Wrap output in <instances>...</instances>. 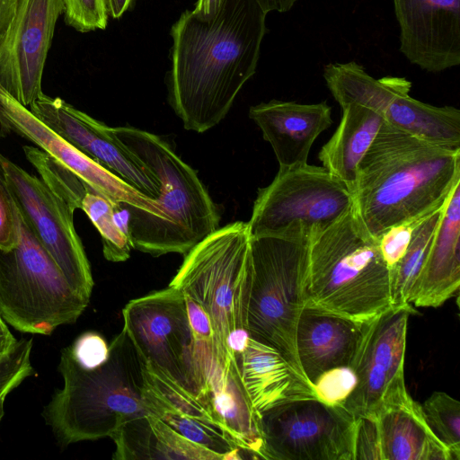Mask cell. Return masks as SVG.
I'll use <instances>...</instances> for the list:
<instances>
[{"instance_id": "6da1fadb", "label": "cell", "mask_w": 460, "mask_h": 460, "mask_svg": "<svg viewBox=\"0 0 460 460\" xmlns=\"http://www.w3.org/2000/svg\"><path fill=\"white\" fill-rule=\"evenodd\" d=\"M266 15L255 0H225L211 20L188 10L172 26L168 100L185 129L203 133L225 119L255 74Z\"/></svg>"}, {"instance_id": "7a4b0ae2", "label": "cell", "mask_w": 460, "mask_h": 460, "mask_svg": "<svg viewBox=\"0 0 460 460\" xmlns=\"http://www.w3.org/2000/svg\"><path fill=\"white\" fill-rule=\"evenodd\" d=\"M460 181V150L382 124L357 168L352 208L378 238L387 229L441 208Z\"/></svg>"}, {"instance_id": "3957f363", "label": "cell", "mask_w": 460, "mask_h": 460, "mask_svg": "<svg viewBox=\"0 0 460 460\" xmlns=\"http://www.w3.org/2000/svg\"><path fill=\"white\" fill-rule=\"evenodd\" d=\"M58 368L63 386L42 415L60 447L112 438L127 420L148 414L145 362L124 329L109 344L108 358L99 367H81L68 346Z\"/></svg>"}, {"instance_id": "277c9868", "label": "cell", "mask_w": 460, "mask_h": 460, "mask_svg": "<svg viewBox=\"0 0 460 460\" xmlns=\"http://www.w3.org/2000/svg\"><path fill=\"white\" fill-rule=\"evenodd\" d=\"M305 305L365 323L392 306L389 268L353 208L309 243Z\"/></svg>"}, {"instance_id": "5b68a950", "label": "cell", "mask_w": 460, "mask_h": 460, "mask_svg": "<svg viewBox=\"0 0 460 460\" xmlns=\"http://www.w3.org/2000/svg\"><path fill=\"white\" fill-rule=\"evenodd\" d=\"M251 283L248 224L236 221L218 227L189 251L169 284L208 315L222 370L234 358L227 347L229 334L247 329Z\"/></svg>"}, {"instance_id": "8992f818", "label": "cell", "mask_w": 460, "mask_h": 460, "mask_svg": "<svg viewBox=\"0 0 460 460\" xmlns=\"http://www.w3.org/2000/svg\"><path fill=\"white\" fill-rule=\"evenodd\" d=\"M251 259L249 335L275 349L307 381L296 353V332L305 302L309 243L280 237H253Z\"/></svg>"}, {"instance_id": "52a82bcc", "label": "cell", "mask_w": 460, "mask_h": 460, "mask_svg": "<svg viewBox=\"0 0 460 460\" xmlns=\"http://www.w3.org/2000/svg\"><path fill=\"white\" fill-rule=\"evenodd\" d=\"M112 128L160 184L157 201L164 219L147 253L185 255L219 227L220 216L206 187L161 137L134 127Z\"/></svg>"}, {"instance_id": "ba28073f", "label": "cell", "mask_w": 460, "mask_h": 460, "mask_svg": "<svg viewBox=\"0 0 460 460\" xmlns=\"http://www.w3.org/2000/svg\"><path fill=\"white\" fill-rule=\"evenodd\" d=\"M89 301L71 287L19 213L18 244L0 249L2 318L19 332L49 335L75 323Z\"/></svg>"}, {"instance_id": "9c48e42d", "label": "cell", "mask_w": 460, "mask_h": 460, "mask_svg": "<svg viewBox=\"0 0 460 460\" xmlns=\"http://www.w3.org/2000/svg\"><path fill=\"white\" fill-rule=\"evenodd\" d=\"M352 194L323 166L279 167L258 190L248 224L250 237L271 236L310 243L352 208Z\"/></svg>"}, {"instance_id": "30bf717a", "label": "cell", "mask_w": 460, "mask_h": 460, "mask_svg": "<svg viewBox=\"0 0 460 460\" xmlns=\"http://www.w3.org/2000/svg\"><path fill=\"white\" fill-rule=\"evenodd\" d=\"M122 316L123 329L145 365L205 401L184 295L169 286L130 300Z\"/></svg>"}, {"instance_id": "8fae6325", "label": "cell", "mask_w": 460, "mask_h": 460, "mask_svg": "<svg viewBox=\"0 0 460 460\" xmlns=\"http://www.w3.org/2000/svg\"><path fill=\"white\" fill-rule=\"evenodd\" d=\"M357 419L341 404L302 398L260 412L262 459L354 460Z\"/></svg>"}, {"instance_id": "7c38bea8", "label": "cell", "mask_w": 460, "mask_h": 460, "mask_svg": "<svg viewBox=\"0 0 460 460\" xmlns=\"http://www.w3.org/2000/svg\"><path fill=\"white\" fill-rule=\"evenodd\" d=\"M412 306H391L364 323L363 335L351 365L356 384L341 402L356 419L376 416L384 407L410 394L404 382V358Z\"/></svg>"}, {"instance_id": "4fadbf2b", "label": "cell", "mask_w": 460, "mask_h": 460, "mask_svg": "<svg viewBox=\"0 0 460 460\" xmlns=\"http://www.w3.org/2000/svg\"><path fill=\"white\" fill-rule=\"evenodd\" d=\"M17 209L71 287L90 300L93 279L69 207L41 180L2 156Z\"/></svg>"}, {"instance_id": "5bb4252c", "label": "cell", "mask_w": 460, "mask_h": 460, "mask_svg": "<svg viewBox=\"0 0 460 460\" xmlns=\"http://www.w3.org/2000/svg\"><path fill=\"white\" fill-rule=\"evenodd\" d=\"M62 0H20L0 41V86L29 106L42 93L41 79Z\"/></svg>"}, {"instance_id": "9a60e30c", "label": "cell", "mask_w": 460, "mask_h": 460, "mask_svg": "<svg viewBox=\"0 0 460 460\" xmlns=\"http://www.w3.org/2000/svg\"><path fill=\"white\" fill-rule=\"evenodd\" d=\"M28 110L80 152L147 197L158 199L159 181L115 136L112 128L75 109L62 99L52 98L43 93Z\"/></svg>"}, {"instance_id": "2e32d148", "label": "cell", "mask_w": 460, "mask_h": 460, "mask_svg": "<svg viewBox=\"0 0 460 460\" xmlns=\"http://www.w3.org/2000/svg\"><path fill=\"white\" fill-rule=\"evenodd\" d=\"M0 124L34 143L113 203L133 206L163 218L156 199L147 197L93 161L39 120L0 86Z\"/></svg>"}, {"instance_id": "e0dca14e", "label": "cell", "mask_w": 460, "mask_h": 460, "mask_svg": "<svg viewBox=\"0 0 460 460\" xmlns=\"http://www.w3.org/2000/svg\"><path fill=\"white\" fill-rule=\"evenodd\" d=\"M400 50L421 69L442 72L460 65V0H393Z\"/></svg>"}, {"instance_id": "ac0fdd59", "label": "cell", "mask_w": 460, "mask_h": 460, "mask_svg": "<svg viewBox=\"0 0 460 460\" xmlns=\"http://www.w3.org/2000/svg\"><path fill=\"white\" fill-rule=\"evenodd\" d=\"M145 402L152 414L189 440L219 455L237 459L239 448L210 405L145 365Z\"/></svg>"}, {"instance_id": "d6986e66", "label": "cell", "mask_w": 460, "mask_h": 460, "mask_svg": "<svg viewBox=\"0 0 460 460\" xmlns=\"http://www.w3.org/2000/svg\"><path fill=\"white\" fill-rule=\"evenodd\" d=\"M249 117L271 146L279 167L307 164L318 136L332 124V108L326 102L301 104L271 100L252 106Z\"/></svg>"}, {"instance_id": "ffe728a7", "label": "cell", "mask_w": 460, "mask_h": 460, "mask_svg": "<svg viewBox=\"0 0 460 460\" xmlns=\"http://www.w3.org/2000/svg\"><path fill=\"white\" fill-rule=\"evenodd\" d=\"M364 323L305 305L297 323L296 348L302 372L313 385L323 373L351 367Z\"/></svg>"}, {"instance_id": "44dd1931", "label": "cell", "mask_w": 460, "mask_h": 460, "mask_svg": "<svg viewBox=\"0 0 460 460\" xmlns=\"http://www.w3.org/2000/svg\"><path fill=\"white\" fill-rule=\"evenodd\" d=\"M460 287V181L444 207L425 263L411 294L415 307H438Z\"/></svg>"}, {"instance_id": "7402d4cb", "label": "cell", "mask_w": 460, "mask_h": 460, "mask_svg": "<svg viewBox=\"0 0 460 460\" xmlns=\"http://www.w3.org/2000/svg\"><path fill=\"white\" fill-rule=\"evenodd\" d=\"M234 357L259 413L291 400L317 398L314 386L300 377L275 349L250 338L242 354Z\"/></svg>"}, {"instance_id": "603a6c76", "label": "cell", "mask_w": 460, "mask_h": 460, "mask_svg": "<svg viewBox=\"0 0 460 460\" xmlns=\"http://www.w3.org/2000/svg\"><path fill=\"white\" fill-rule=\"evenodd\" d=\"M382 460H453L429 427L421 405L409 394L376 415Z\"/></svg>"}, {"instance_id": "cb8c5ba5", "label": "cell", "mask_w": 460, "mask_h": 460, "mask_svg": "<svg viewBox=\"0 0 460 460\" xmlns=\"http://www.w3.org/2000/svg\"><path fill=\"white\" fill-rule=\"evenodd\" d=\"M111 438L116 444L115 460H223L152 414L127 420Z\"/></svg>"}, {"instance_id": "d4e9b609", "label": "cell", "mask_w": 460, "mask_h": 460, "mask_svg": "<svg viewBox=\"0 0 460 460\" xmlns=\"http://www.w3.org/2000/svg\"><path fill=\"white\" fill-rule=\"evenodd\" d=\"M342 116L332 137L318 153L323 167L342 181L352 193L357 168L377 135L385 116L358 103L341 106Z\"/></svg>"}, {"instance_id": "484cf974", "label": "cell", "mask_w": 460, "mask_h": 460, "mask_svg": "<svg viewBox=\"0 0 460 460\" xmlns=\"http://www.w3.org/2000/svg\"><path fill=\"white\" fill-rule=\"evenodd\" d=\"M214 413L234 444L252 458H261L262 438L260 413L243 384L235 357L210 385L207 394Z\"/></svg>"}, {"instance_id": "4316f807", "label": "cell", "mask_w": 460, "mask_h": 460, "mask_svg": "<svg viewBox=\"0 0 460 460\" xmlns=\"http://www.w3.org/2000/svg\"><path fill=\"white\" fill-rule=\"evenodd\" d=\"M406 78L385 111V120L428 143L460 150V111L453 106L437 107L410 95Z\"/></svg>"}, {"instance_id": "83f0119b", "label": "cell", "mask_w": 460, "mask_h": 460, "mask_svg": "<svg viewBox=\"0 0 460 460\" xmlns=\"http://www.w3.org/2000/svg\"><path fill=\"white\" fill-rule=\"evenodd\" d=\"M443 207L418 223L403 255L392 270L390 277L393 306L411 305V294L425 263Z\"/></svg>"}, {"instance_id": "f1b7e54d", "label": "cell", "mask_w": 460, "mask_h": 460, "mask_svg": "<svg viewBox=\"0 0 460 460\" xmlns=\"http://www.w3.org/2000/svg\"><path fill=\"white\" fill-rule=\"evenodd\" d=\"M82 209L99 231L105 259L112 262L127 261L133 249L130 237L119 226L114 203L86 185L76 209Z\"/></svg>"}, {"instance_id": "f546056e", "label": "cell", "mask_w": 460, "mask_h": 460, "mask_svg": "<svg viewBox=\"0 0 460 460\" xmlns=\"http://www.w3.org/2000/svg\"><path fill=\"white\" fill-rule=\"evenodd\" d=\"M188 317L194 341V361L201 388L202 398L208 403L207 394L216 376L223 370L216 353L214 333L208 315L190 297L184 295Z\"/></svg>"}, {"instance_id": "4dcf8cb0", "label": "cell", "mask_w": 460, "mask_h": 460, "mask_svg": "<svg viewBox=\"0 0 460 460\" xmlns=\"http://www.w3.org/2000/svg\"><path fill=\"white\" fill-rule=\"evenodd\" d=\"M421 405L424 418L453 460H460V402L445 392H433Z\"/></svg>"}, {"instance_id": "1f68e13d", "label": "cell", "mask_w": 460, "mask_h": 460, "mask_svg": "<svg viewBox=\"0 0 460 460\" xmlns=\"http://www.w3.org/2000/svg\"><path fill=\"white\" fill-rule=\"evenodd\" d=\"M32 339L19 340L7 353L0 355V400L33 375L31 362Z\"/></svg>"}, {"instance_id": "d6a6232c", "label": "cell", "mask_w": 460, "mask_h": 460, "mask_svg": "<svg viewBox=\"0 0 460 460\" xmlns=\"http://www.w3.org/2000/svg\"><path fill=\"white\" fill-rule=\"evenodd\" d=\"M66 23L80 32L104 30L108 23L106 0H62Z\"/></svg>"}, {"instance_id": "836d02e7", "label": "cell", "mask_w": 460, "mask_h": 460, "mask_svg": "<svg viewBox=\"0 0 460 460\" xmlns=\"http://www.w3.org/2000/svg\"><path fill=\"white\" fill-rule=\"evenodd\" d=\"M0 153V249L9 251L19 242V213L7 183Z\"/></svg>"}, {"instance_id": "e575fe53", "label": "cell", "mask_w": 460, "mask_h": 460, "mask_svg": "<svg viewBox=\"0 0 460 460\" xmlns=\"http://www.w3.org/2000/svg\"><path fill=\"white\" fill-rule=\"evenodd\" d=\"M355 384L356 376L352 368L341 367L321 375L313 386L318 399L331 404H341Z\"/></svg>"}, {"instance_id": "d590c367", "label": "cell", "mask_w": 460, "mask_h": 460, "mask_svg": "<svg viewBox=\"0 0 460 460\" xmlns=\"http://www.w3.org/2000/svg\"><path fill=\"white\" fill-rule=\"evenodd\" d=\"M69 349L76 362L86 369L99 367L109 355V344L101 334L95 332H84L69 346Z\"/></svg>"}, {"instance_id": "8d00e7d4", "label": "cell", "mask_w": 460, "mask_h": 460, "mask_svg": "<svg viewBox=\"0 0 460 460\" xmlns=\"http://www.w3.org/2000/svg\"><path fill=\"white\" fill-rule=\"evenodd\" d=\"M354 460H382L380 438L376 416L357 418Z\"/></svg>"}, {"instance_id": "74e56055", "label": "cell", "mask_w": 460, "mask_h": 460, "mask_svg": "<svg viewBox=\"0 0 460 460\" xmlns=\"http://www.w3.org/2000/svg\"><path fill=\"white\" fill-rule=\"evenodd\" d=\"M420 220L393 226L377 238L380 251L389 268L390 273L403 255L413 229Z\"/></svg>"}, {"instance_id": "f35d334b", "label": "cell", "mask_w": 460, "mask_h": 460, "mask_svg": "<svg viewBox=\"0 0 460 460\" xmlns=\"http://www.w3.org/2000/svg\"><path fill=\"white\" fill-rule=\"evenodd\" d=\"M20 0H0V41L12 22Z\"/></svg>"}, {"instance_id": "ab89813d", "label": "cell", "mask_w": 460, "mask_h": 460, "mask_svg": "<svg viewBox=\"0 0 460 460\" xmlns=\"http://www.w3.org/2000/svg\"><path fill=\"white\" fill-rule=\"evenodd\" d=\"M225 0H198L193 13L200 19L208 21L216 17Z\"/></svg>"}, {"instance_id": "60d3db41", "label": "cell", "mask_w": 460, "mask_h": 460, "mask_svg": "<svg viewBox=\"0 0 460 460\" xmlns=\"http://www.w3.org/2000/svg\"><path fill=\"white\" fill-rule=\"evenodd\" d=\"M250 338L247 329L234 330L227 338V347L231 354L234 356L241 355Z\"/></svg>"}, {"instance_id": "b9f144b4", "label": "cell", "mask_w": 460, "mask_h": 460, "mask_svg": "<svg viewBox=\"0 0 460 460\" xmlns=\"http://www.w3.org/2000/svg\"><path fill=\"white\" fill-rule=\"evenodd\" d=\"M266 13L272 11L285 13L289 11L298 0H255Z\"/></svg>"}, {"instance_id": "7bdbcfd3", "label": "cell", "mask_w": 460, "mask_h": 460, "mask_svg": "<svg viewBox=\"0 0 460 460\" xmlns=\"http://www.w3.org/2000/svg\"><path fill=\"white\" fill-rule=\"evenodd\" d=\"M17 340L10 332L5 321L0 315V355L9 352L16 344Z\"/></svg>"}, {"instance_id": "ee69618b", "label": "cell", "mask_w": 460, "mask_h": 460, "mask_svg": "<svg viewBox=\"0 0 460 460\" xmlns=\"http://www.w3.org/2000/svg\"><path fill=\"white\" fill-rule=\"evenodd\" d=\"M106 2L109 15L118 19L129 8L132 0H106Z\"/></svg>"}, {"instance_id": "f6af8a7d", "label": "cell", "mask_w": 460, "mask_h": 460, "mask_svg": "<svg viewBox=\"0 0 460 460\" xmlns=\"http://www.w3.org/2000/svg\"><path fill=\"white\" fill-rule=\"evenodd\" d=\"M4 400L5 399H1L0 400V421L4 416Z\"/></svg>"}, {"instance_id": "bcb514c9", "label": "cell", "mask_w": 460, "mask_h": 460, "mask_svg": "<svg viewBox=\"0 0 460 460\" xmlns=\"http://www.w3.org/2000/svg\"><path fill=\"white\" fill-rule=\"evenodd\" d=\"M1 128H2V126H1V124H0V133H1ZM0 136H1V134H0Z\"/></svg>"}]
</instances>
